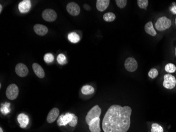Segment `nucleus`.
I'll return each instance as SVG.
<instances>
[{"label": "nucleus", "mask_w": 176, "mask_h": 132, "mask_svg": "<svg viewBox=\"0 0 176 132\" xmlns=\"http://www.w3.org/2000/svg\"><path fill=\"white\" fill-rule=\"evenodd\" d=\"M32 68L34 73L39 78H43L45 77V71L40 65L37 63H34L32 65Z\"/></svg>", "instance_id": "nucleus-15"}, {"label": "nucleus", "mask_w": 176, "mask_h": 132, "mask_svg": "<svg viewBox=\"0 0 176 132\" xmlns=\"http://www.w3.org/2000/svg\"><path fill=\"white\" fill-rule=\"evenodd\" d=\"M175 23H176V19H175Z\"/></svg>", "instance_id": "nucleus-35"}, {"label": "nucleus", "mask_w": 176, "mask_h": 132, "mask_svg": "<svg viewBox=\"0 0 176 132\" xmlns=\"http://www.w3.org/2000/svg\"><path fill=\"white\" fill-rule=\"evenodd\" d=\"M116 4L121 9L124 8L127 4V0H116Z\"/></svg>", "instance_id": "nucleus-28"}, {"label": "nucleus", "mask_w": 176, "mask_h": 132, "mask_svg": "<svg viewBox=\"0 0 176 132\" xmlns=\"http://www.w3.org/2000/svg\"><path fill=\"white\" fill-rule=\"evenodd\" d=\"M131 113V108L128 106H111L103 119V131L104 132H127L130 126Z\"/></svg>", "instance_id": "nucleus-1"}, {"label": "nucleus", "mask_w": 176, "mask_h": 132, "mask_svg": "<svg viewBox=\"0 0 176 132\" xmlns=\"http://www.w3.org/2000/svg\"><path fill=\"white\" fill-rule=\"evenodd\" d=\"M158 71L156 69H151L149 72L148 75H149L150 78L154 79L158 76Z\"/></svg>", "instance_id": "nucleus-27"}, {"label": "nucleus", "mask_w": 176, "mask_h": 132, "mask_svg": "<svg viewBox=\"0 0 176 132\" xmlns=\"http://www.w3.org/2000/svg\"><path fill=\"white\" fill-rule=\"evenodd\" d=\"M81 92L83 95H91L93 94L94 92V88L90 85L83 86L81 88Z\"/></svg>", "instance_id": "nucleus-20"}, {"label": "nucleus", "mask_w": 176, "mask_h": 132, "mask_svg": "<svg viewBox=\"0 0 176 132\" xmlns=\"http://www.w3.org/2000/svg\"><path fill=\"white\" fill-rule=\"evenodd\" d=\"M100 121V117H97L90 122L88 126L91 132H101Z\"/></svg>", "instance_id": "nucleus-11"}, {"label": "nucleus", "mask_w": 176, "mask_h": 132, "mask_svg": "<svg viewBox=\"0 0 176 132\" xmlns=\"http://www.w3.org/2000/svg\"><path fill=\"white\" fill-rule=\"evenodd\" d=\"M109 0H97L96 3L97 9L99 11L103 12L108 8L110 3Z\"/></svg>", "instance_id": "nucleus-17"}, {"label": "nucleus", "mask_w": 176, "mask_h": 132, "mask_svg": "<svg viewBox=\"0 0 176 132\" xmlns=\"http://www.w3.org/2000/svg\"><path fill=\"white\" fill-rule=\"evenodd\" d=\"M145 31L147 34H149L151 36H155L157 34V32L154 29L153 23L151 21H149L147 23L145 26Z\"/></svg>", "instance_id": "nucleus-18"}, {"label": "nucleus", "mask_w": 176, "mask_h": 132, "mask_svg": "<svg viewBox=\"0 0 176 132\" xmlns=\"http://www.w3.org/2000/svg\"><path fill=\"white\" fill-rule=\"evenodd\" d=\"M137 3L140 8L146 10L149 3V1L148 0H138L137 1Z\"/></svg>", "instance_id": "nucleus-25"}, {"label": "nucleus", "mask_w": 176, "mask_h": 132, "mask_svg": "<svg viewBox=\"0 0 176 132\" xmlns=\"http://www.w3.org/2000/svg\"><path fill=\"white\" fill-rule=\"evenodd\" d=\"M171 11L172 12V13L174 14H176V6H174V7H172L171 9Z\"/></svg>", "instance_id": "nucleus-31"}, {"label": "nucleus", "mask_w": 176, "mask_h": 132, "mask_svg": "<svg viewBox=\"0 0 176 132\" xmlns=\"http://www.w3.org/2000/svg\"><path fill=\"white\" fill-rule=\"evenodd\" d=\"M15 71L16 74L21 77H26L29 74V69L27 66L22 63H19L16 65Z\"/></svg>", "instance_id": "nucleus-10"}, {"label": "nucleus", "mask_w": 176, "mask_h": 132, "mask_svg": "<svg viewBox=\"0 0 176 132\" xmlns=\"http://www.w3.org/2000/svg\"><path fill=\"white\" fill-rule=\"evenodd\" d=\"M172 25V21L169 19L163 16L159 18L155 23V28L158 31H164L165 30L170 28Z\"/></svg>", "instance_id": "nucleus-2"}, {"label": "nucleus", "mask_w": 176, "mask_h": 132, "mask_svg": "<svg viewBox=\"0 0 176 132\" xmlns=\"http://www.w3.org/2000/svg\"><path fill=\"white\" fill-rule=\"evenodd\" d=\"M31 7V3L30 0H24L19 4L18 8L21 13H25L30 11Z\"/></svg>", "instance_id": "nucleus-12"}, {"label": "nucleus", "mask_w": 176, "mask_h": 132, "mask_svg": "<svg viewBox=\"0 0 176 132\" xmlns=\"http://www.w3.org/2000/svg\"><path fill=\"white\" fill-rule=\"evenodd\" d=\"M74 114L68 113L65 115H62L58 119L57 123L59 126H65L69 124L73 119Z\"/></svg>", "instance_id": "nucleus-8"}, {"label": "nucleus", "mask_w": 176, "mask_h": 132, "mask_svg": "<svg viewBox=\"0 0 176 132\" xmlns=\"http://www.w3.org/2000/svg\"><path fill=\"white\" fill-rule=\"evenodd\" d=\"M18 121L21 128H25L29 124V117L27 115L21 113L18 116Z\"/></svg>", "instance_id": "nucleus-16"}, {"label": "nucleus", "mask_w": 176, "mask_h": 132, "mask_svg": "<svg viewBox=\"0 0 176 132\" xmlns=\"http://www.w3.org/2000/svg\"><path fill=\"white\" fill-rule=\"evenodd\" d=\"M54 59V58L53 55L50 53L45 54L44 56V60L45 62L47 63H52Z\"/></svg>", "instance_id": "nucleus-26"}, {"label": "nucleus", "mask_w": 176, "mask_h": 132, "mask_svg": "<svg viewBox=\"0 0 176 132\" xmlns=\"http://www.w3.org/2000/svg\"><path fill=\"white\" fill-rule=\"evenodd\" d=\"M175 54H176V49H175Z\"/></svg>", "instance_id": "nucleus-34"}, {"label": "nucleus", "mask_w": 176, "mask_h": 132, "mask_svg": "<svg viewBox=\"0 0 176 132\" xmlns=\"http://www.w3.org/2000/svg\"><path fill=\"white\" fill-rule=\"evenodd\" d=\"M57 61H58V63L60 65H65L68 63L65 56L62 54H59L58 55L57 57Z\"/></svg>", "instance_id": "nucleus-24"}, {"label": "nucleus", "mask_w": 176, "mask_h": 132, "mask_svg": "<svg viewBox=\"0 0 176 132\" xmlns=\"http://www.w3.org/2000/svg\"><path fill=\"white\" fill-rule=\"evenodd\" d=\"M68 38L70 42L74 43H78V42L80 41V36L75 32H72L68 34Z\"/></svg>", "instance_id": "nucleus-19"}, {"label": "nucleus", "mask_w": 176, "mask_h": 132, "mask_svg": "<svg viewBox=\"0 0 176 132\" xmlns=\"http://www.w3.org/2000/svg\"><path fill=\"white\" fill-rule=\"evenodd\" d=\"M151 132H163V128L158 124H152Z\"/></svg>", "instance_id": "nucleus-23"}, {"label": "nucleus", "mask_w": 176, "mask_h": 132, "mask_svg": "<svg viewBox=\"0 0 176 132\" xmlns=\"http://www.w3.org/2000/svg\"><path fill=\"white\" fill-rule=\"evenodd\" d=\"M34 32L39 36H44L47 34L48 29L46 26L41 24H36L33 27Z\"/></svg>", "instance_id": "nucleus-14"}, {"label": "nucleus", "mask_w": 176, "mask_h": 132, "mask_svg": "<svg viewBox=\"0 0 176 132\" xmlns=\"http://www.w3.org/2000/svg\"><path fill=\"white\" fill-rule=\"evenodd\" d=\"M67 10L72 16H77L80 13V7L75 2L69 3L67 5Z\"/></svg>", "instance_id": "nucleus-9"}, {"label": "nucleus", "mask_w": 176, "mask_h": 132, "mask_svg": "<svg viewBox=\"0 0 176 132\" xmlns=\"http://www.w3.org/2000/svg\"><path fill=\"white\" fill-rule=\"evenodd\" d=\"M59 115V110L57 108H53L50 111L47 116V121L49 123H52L57 119Z\"/></svg>", "instance_id": "nucleus-13"}, {"label": "nucleus", "mask_w": 176, "mask_h": 132, "mask_svg": "<svg viewBox=\"0 0 176 132\" xmlns=\"http://www.w3.org/2000/svg\"><path fill=\"white\" fill-rule=\"evenodd\" d=\"M0 132H3L2 128H0Z\"/></svg>", "instance_id": "nucleus-33"}, {"label": "nucleus", "mask_w": 176, "mask_h": 132, "mask_svg": "<svg viewBox=\"0 0 176 132\" xmlns=\"http://www.w3.org/2000/svg\"><path fill=\"white\" fill-rule=\"evenodd\" d=\"M83 7H84L85 10H87V11H89V10H90V9H91V7H90L89 5L87 4H85L83 5Z\"/></svg>", "instance_id": "nucleus-30"}, {"label": "nucleus", "mask_w": 176, "mask_h": 132, "mask_svg": "<svg viewBox=\"0 0 176 132\" xmlns=\"http://www.w3.org/2000/svg\"><path fill=\"white\" fill-rule=\"evenodd\" d=\"M125 67L128 72H135L138 68V63L135 59L129 57L125 61Z\"/></svg>", "instance_id": "nucleus-7"}, {"label": "nucleus", "mask_w": 176, "mask_h": 132, "mask_svg": "<svg viewBox=\"0 0 176 132\" xmlns=\"http://www.w3.org/2000/svg\"><path fill=\"white\" fill-rule=\"evenodd\" d=\"M78 117L74 114V116H73V119H72V121H71V122L69 124L71 127H75L77 123H78Z\"/></svg>", "instance_id": "nucleus-29"}, {"label": "nucleus", "mask_w": 176, "mask_h": 132, "mask_svg": "<svg viewBox=\"0 0 176 132\" xmlns=\"http://www.w3.org/2000/svg\"><path fill=\"white\" fill-rule=\"evenodd\" d=\"M42 17L46 21L53 22L57 18V14L52 9H46L42 12Z\"/></svg>", "instance_id": "nucleus-6"}, {"label": "nucleus", "mask_w": 176, "mask_h": 132, "mask_svg": "<svg viewBox=\"0 0 176 132\" xmlns=\"http://www.w3.org/2000/svg\"><path fill=\"white\" fill-rule=\"evenodd\" d=\"M165 69L166 72H167L168 73H174L176 71V67L174 64L169 63L166 65Z\"/></svg>", "instance_id": "nucleus-22"}, {"label": "nucleus", "mask_w": 176, "mask_h": 132, "mask_svg": "<svg viewBox=\"0 0 176 132\" xmlns=\"http://www.w3.org/2000/svg\"><path fill=\"white\" fill-rule=\"evenodd\" d=\"M2 11V5H0V13H1Z\"/></svg>", "instance_id": "nucleus-32"}, {"label": "nucleus", "mask_w": 176, "mask_h": 132, "mask_svg": "<svg viewBox=\"0 0 176 132\" xmlns=\"http://www.w3.org/2000/svg\"><path fill=\"white\" fill-rule=\"evenodd\" d=\"M163 79V86L164 87L168 89H172L176 86V78L173 75L169 74H166Z\"/></svg>", "instance_id": "nucleus-4"}, {"label": "nucleus", "mask_w": 176, "mask_h": 132, "mask_svg": "<svg viewBox=\"0 0 176 132\" xmlns=\"http://www.w3.org/2000/svg\"><path fill=\"white\" fill-rule=\"evenodd\" d=\"M101 114V109L98 105L94 106L88 113L85 117V122L88 125L90 122L97 117H100Z\"/></svg>", "instance_id": "nucleus-3"}, {"label": "nucleus", "mask_w": 176, "mask_h": 132, "mask_svg": "<svg viewBox=\"0 0 176 132\" xmlns=\"http://www.w3.org/2000/svg\"><path fill=\"white\" fill-rule=\"evenodd\" d=\"M19 90L16 84H12L7 87L6 90V96L10 100H14L18 96Z\"/></svg>", "instance_id": "nucleus-5"}, {"label": "nucleus", "mask_w": 176, "mask_h": 132, "mask_svg": "<svg viewBox=\"0 0 176 132\" xmlns=\"http://www.w3.org/2000/svg\"><path fill=\"white\" fill-rule=\"evenodd\" d=\"M103 18L106 22H112L116 19V16L112 12H108L103 15Z\"/></svg>", "instance_id": "nucleus-21"}]
</instances>
